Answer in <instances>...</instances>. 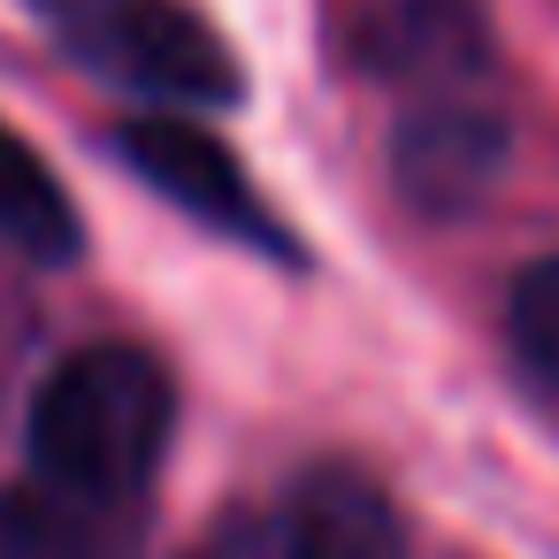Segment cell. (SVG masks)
<instances>
[{
  "label": "cell",
  "instance_id": "6da1fadb",
  "mask_svg": "<svg viewBox=\"0 0 559 559\" xmlns=\"http://www.w3.org/2000/svg\"><path fill=\"white\" fill-rule=\"evenodd\" d=\"M177 429V391L154 353L139 345H85L70 353L32 399V460L62 498L108 506L131 498Z\"/></svg>",
  "mask_w": 559,
  "mask_h": 559
},
{
  "label": "cell",
  "instance_id": "7a4b0ae2",
  "mask_svg": "<svg viewBox=\"0 0 559 559\" xmlns=\"http://www.w3.org/2000/svg\"><path fill=\"white\" fill-rule=\"evenodd\" d=\"M32 16L55 32V47L78 70H93L100 85H123L139 100L230 108L246 93L238 55L185 0H32Z\"/></svg>",
  "mask_w": 559,
  "mask_h": 559
},
{
  "label": "cell",
  "instance_id": "3957f363",
  "mask_svg": "<svg viewBox=\"0 0 559 559\" xmlns=\"http://www.w3.org/2000/svg\"><path fill=\"white\" fill-rule=\"evenodd\" d=\"M123 162L169 200V207H185L192 223H207V230H223V238H238V246H261L269 261H299V246H292V230L269 215V200L253 192V177L238 169V154L215 139V131H200V123H185V116H139V123H123Z\"/></svg>",
  "mask_w": 559,
  "mask_h": 559
},
{
  "label": "cell",
  "instance_id": "277c9868",
  "mask_svg": "<svg viewBox=\"0 0 559 559\" xmlns=\"http://www.w3.org/2000/svg\"><path fill=\"white\" fill-rule=\"evenodd\" d=\"M506 169V116L467 100V93H429L421 108L399 116L391 139V177L421 215H460L475 207Z\"/></svg>",
  "mask_w": 559,
  "mask_h": 559
},
{
  "label": "cell",
  "instance_id": "5b68a950",
  "mask_svg": "<svg viewBox=\"0 0 559 559\" xmlns=\"http://www.w3.org/2000/svg\"><path fill=\"white\" fill-rule=\"evenodd\" d=\"M360 55L383 85L460 93L490 70V16L483 0H383L360 32Z\"/></svg>",
  "mask_w": 559,
  "mask_h": 559
},
{
  "label": "cell",
  "instance_id": "8992f818",
  "mask_svg": "<svg viewBox=\"0 0 559 559\" xmlns=\"http://www.w3.org/2000/svg\"><path fill=\"white\" fill-rule=\"evenodd\" d=\"M0 238H9L16 253H32V261H70L78 238H85L62 177L9 123H0Z\"/></svg>",
  "mask_w": 559,
  "mask_h": 559
},
{
  "label": "cell",
  "instance_id": "52a82bcc",
  "mask_svg": "<svg viewBox=\"0 0 559 559\" xmlns=\"http://www.w3.org/2000/svg\"><path fill=\"white\" fill-rule=\"evenodd\" d=\"M292 513L307 521L322 559H391V513L360 475H307Z\"/></svg>",
  "mask_w": 559,
  "mask_h": 559
},
{
  "label": "cell",
  "instance_id": "ba28073f",
  "mask_svg": "<svg viewBox=\"0 0 559 559\" xmlns=\"http://www.w3.org/2000/svg\"><path fill=\"white\" fill-rule=\"evenodd\" d=\"M506 330H513V353L521 368L559 399V261H536L521 284H513V307H506Z\"/></svg>",
  "mask_w": 559,
  "mask_h": 559
},
{
  "label": "cell",
  "instance_id": "9c48e42d",
  "mask_svg": "<svg viewBox=\"0 0 559 559\" xmlns=\"http://www.w3.org/2000/svg\"><path fill=\"white\" fill-rule=\"evenodd\" d=\"M200 559H322V551H314L307 521L284 506V513H246V521L215 528V544Z\"/></svg>",
  "mask_w": 559,
  "mask_h": 559
}]
</instances>
